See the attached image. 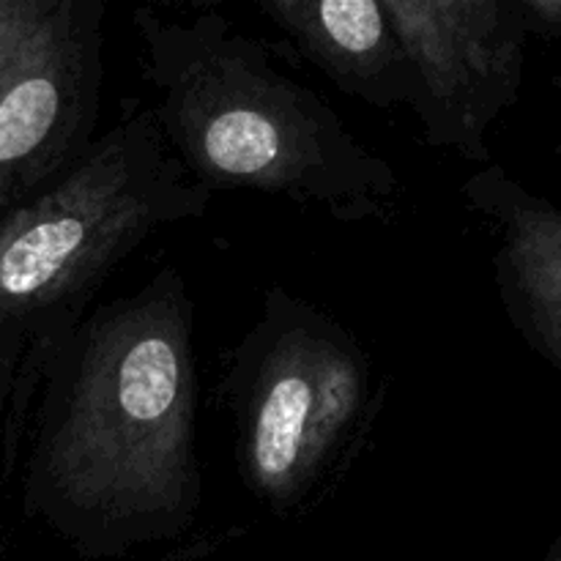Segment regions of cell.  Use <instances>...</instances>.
<instances>
[{"label": "cell", "mask_w": 561, "mask_h": 561, "mask_svg": "<svg viewBox=\"0 0 561 561\" xmlns=\"http://www.w3.org/2000/svg\"><path fill=\"white\" fill-rule=\"evenodd\" d=\"M195 312L175 268L58 340L27 504L82 559H118L195 526Z\"/></svg>", "instance_id": "obj_1"}, {"label": "cell", "mask_w": 561, "mask_h": 561, "mask_svg": "<svg viewBox=\"0 0 561 561\" xmlns=\"http://www.w3.org/2000/svg\"><path fill=\"white\" fill-rule=\"evenodd\" d=\"M151 113L192 181L316 206L340 222L389 219L400 181L321 96L277 71L261 42L217 11L131 14Z\"/></svg>", "instance_id": "obj_2"}, {"label": "cell", "mask_w": 561, "mask_h": 561, "mask_svg": "<svg viewBox=\"0 0 561 561\" xmlns=\"http://www.w3.org/2000/svg\"><path fill=\"white\" fill-rule=\"evenodd\" d=\"M211 192L186 175L151 107L129 102L71 168L0 211V318L75 312L142 241L206 217Z\"/></svg>", "instance_id": "obj_3"}, {"label": "cell", "mask_w": 561, "mask_h": 561, "mask_svg": "<svg viewBox=\"0 0 561 561\" xmlns=\"http://www.w3.org/2000/svg\"><path fill=\"white\" fill-rule=\"evenodd\" d=\"M230 400L247 488L268 510L288 513L365 436L381 389L370 354L343 323L272 288L233 354Z\"/></svg>", "instance_id": "obj_4"}, {"label": "cell", "mask_w": 561, "mask_h": 561, "mask_svg": "<svg viewBox=\"0 0 561 561\" xmlns=\"http://www.w3.org/2000/svg\"><path fill=\"white\" fill-rule=\"evenodd\" d=\"M104 16L102 0H0V211L96 140Z\"/></svg>", "instance_id": "obj_5"}, {"label": "cell", "mask_w": 561, "mask_h": 561, "mask_svg": "<svg viewBox=\"0 0 561 561\" xmlns=\"http://www.w3.org/2000/svg\"><path fill=\"white\" fill-rule=\"evenodd\" d=\"M411 75V113L425 142L482 157V131L510 69L496 3L383 0Z\"/></svg>", "instance_id": "obj_6"}, {"label": "cell", "mask_w": 561, "mask_h": 561, "mask_svg": "<svg viewBox=\"0 0 561 561\" xmlns=\"http://www.w3.org/2000/svg\"><path fill=\"white\" fill-rule=\"evenodd\" d=\"M257 11L343 93L409 107V64L383 0H261Z\"/></svg>", "instance_id": "obj_7"}, {"label": "cell", "mask_w": 561, "mask_h": 561, "mask_svg": "<svg viewBox=\"0 0 561 561\" xmlns=\"http://www.w3.org/2000/svg\"><path fill=\"white\" fill-rule=\"evenodd\" d=\"M3 343H5V323L3 318H0V351H3Z\"/></svg>", "instance_id": "obj_8"}]
</instances>
